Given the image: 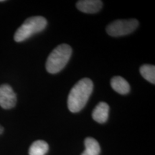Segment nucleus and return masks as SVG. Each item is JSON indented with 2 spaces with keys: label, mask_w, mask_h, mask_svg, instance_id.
Listing matches in <instances>:
<instances>
[{
  "label": "nucleus",
  "mask_w": 155,
  "mask_h": 155,
  "mask_svg": "<svg viewBox=\"0 0 155 155\" xmlns=\"http://www.w3.org/2000/svg\"><path fill=\"white\" fill-rule=\"evenodd\" d=\"M94 90L91 79L84 78L75 84L68 97V107L72 113H78L85 107Z\"/></svg>",
  "instance_id": "nucleus-1"
},
{
  "label": "nucleus",
  "mask_w": 155,
  "mask_h": 155,
  "mask_svg": "<svg viewBox=\"0 0 155 155\" xmlns=\"http://www.w3.org/2000/svg\"><path fill=\"white\" fill-rule=\"evenodd\" d=\"M72 55V48L67 44H61L54 49L48 56L46 70L48 73L55 74L65 68Z\"/></svg>",
  "instance_id": "nucleus-2"
},
{
  "label": "nucleus",
  "mask_w": 155,
  "mask_h": 155,
  "mask_svg": "<svg viewBox=\"0 0 155 155\" xmlns=\"http://www.w3.org/2000/svg\"><path fill=\"white\" fill-rule=\"evenodd\" d=\"M48 21L42 16L32 17L27 19L15 32L14 39L17 42L28 40L33 35L39 33L45 30Z\"/></svg>",
  "instance_id": "nucleus-3"
},
{
  "label": "nucleus",
  "mask_w": 155,
  "mask_h": 155,
  "mask_svg": "<svg viewBox=\"0 0 155 155\" xmlns=\"http://www.w3.org/2000/svg\"><path fill=\"white\" fill-rule=\"evenodd\" d=\"M138 26L139 22L135 19H119L108 25L106 32L112 37L124 36L133 32Z\"/></svg>",
  "instance_id": "nucleus-4"
},
{
  "label": "nucleus",
  "mask_w": 155,
  "mask_h": 155,
  "mask_svg": "<svg viewBox=\"0 0 155 155\" xmlns=\"http://www.w3.org/2000/svg\"><path fill=\"white\" fill-rule=\"evenodd\" d=\"M17 103V96L12 87L8 84L0 86V106L5 109L14 108Z\"/></svg>",
  "instance_id": "nucleus-5"
},
{
  "label": "nucleus",
  "mask_w": 155,
  "mask_h": 155,
  "mask_svg": "<svg viewBox=\"0 0 155 155\" xmlns=\"http://www.w3.org/2000/svg\"><path fill=\"white\" fill-rule=\"evenodd\" d=\"M102 5V2L100 0H81L77 2L76 7L82 12L94 14L101 10Z\"/></svg>",
  "instance_id": "nucleus-6"
},
{
  "label": "nucleus",
  "mask_w": 155,
  "mask_h": 155,
  "mask_svg": "<svg viewBox=\"0 0 155 155\" xmlns=\"http://www.w3.org/2000/svg\"><path fill=\"white\" fill-rule=\"evenodd\" d=\"M109 112V106L106 102H100L93 111L92 117L94 121L99 124L107 121Z\"/></svg>",
  "instance_id": "nucleus-7"
},
{
  "label": "nucleus",
  "mask_w": 155,
  "mask_h": 155,
  "mask_svg": "<svg viewBox=\"0 0 155 155\" xmlns=\"http://www.w3.org/2000/svg\"><path fill=\"white\" fill-rule=\"evenodd\" d=\"M112 88L121 95H126L130 91L129 83L121 76H114L111 80Z\"/></svg>",
  "instance_id": "nucleus-8"
},
{
  "label": "nucleus",
  "mask_w": 155,
  "mask_h": 155,
  "mask_svg": "<svg viewBox=\"0 0 155 155\" xmlns=\"http://www.w3.org/2000/svg\"><path fill=\"white\" fill-rule=\"evenodd\" d=\"M86 150L83 151L81 155H99L101 153V147L96 139L92 137H88L84 141Z\"/></svg>",
  "instance_id": "nucleus-9"
},
{
  "label": "nucleus",
  "mask_w": 155,
  "mask_h": 155,
  "mask_svg": "<svg viewBox=\"0 0 155 155\" xmlns=\"http://www.w3.org/2000/svg\"><path fill=\"white\" fill-rule=\"evenodd\" d=\"M49 150V146L46 141L38 140L34 141L30 147V155H45Z\"/></svg>",
  "instance_id": "nucleus-10"
},
{
  "label": "nucleus",
  "mask_w": 155,
  "mask_h": 155,
  "mask_svg": "<svg viewBox=\"0 0 155 155\" xmlns=\"http://www.w3.org/2000/svg\"><path fill=\"white\" fill-rule=\"evenodd\" d=\"M140 73L144 79L152 84L155 83V67L152 65H143L140 67Z\"/></svg>",
  "instance_id": "nucleus-11"
},
{
  "label": "nucleus",
  "mask_w": 155,
  "mask_h": 155,
  "mask_svg": "<svg viewBox=\"0 0 155 155\" xmlns=\"http://www.w3.org/2000/svg\"><path fill=\"white\" fill-rule=\"evenodd\" d=\"M3 131H4V128L2 127L1 125H0V134H2Z\"/></svg>",
  "instance_id": "nucleus-12"
}]
</instances>
